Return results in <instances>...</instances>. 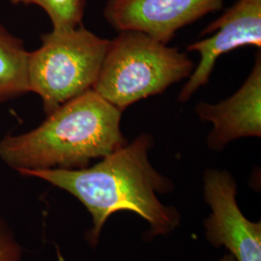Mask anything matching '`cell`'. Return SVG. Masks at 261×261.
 I'll list each match as a JSON object with an SVG mask.
<instances>
[{
  "label": "cell",
  "instance_id": "cell-1",
  "mask_svg": "<svg viewBox=\"0 0 261 261\" xmlns=\"http://www.w3.org/2000/svg\"><path fill=\"white\" fill-rule=\"evenodd\" d=\"M152 146V137L142 134L93 167L19 173L44 180L84 204L92 218V227L86 233L90 246L98 244L108 219L120 211H130L143 219L149 226L148 239L168 236L180 226L181 214L175 207L160 200L159 196L171 193L174 186L151 164Z\"/></svg>",
  "mask_w": 261,
  "mask_h": 261
},
{
  "label": "cell",
  "instance_id": "cell-2",
  "mask_svg": "<svg viewBox=\"0 0 261 261\" xmlns=\"http://www.w3.org/2000/svg\"><path fill=\"white\" fill-rule=\"evenodd\" d=\"M122 112L94 90L47 114L30 132L0 141V159L17 171L81 169L128 143L121 130Z\"/></svg>",
  "mask_w": 261,
  "mask_h": 261
},
{
  "label": "cell",
  "instance_id": "cell-3",
  "mask_svg": "<svg viewBox=\"0 0 261 261\" xmlns=\"http://www.w3.org/2000/svg\"><path fill=\"white\" fill-rule=\"evenodd\" d=\"M194 62L177 47H168L135 30L119 31L111 40L95 92L123 112L142 99L165 92L190 77Z\"/></svg>",
  "mask_w": 261,
  "mask_h": 261
},
{
  "label": "cell",
  "instance_id": "cell-4",
  "mask_svg": "<svg viewBox=\"0 0 261 261\" xmlns=\"http://www.w3.org/2000/svg\"><path fill=\"white\" fill-rule=\"evenodd\" d=\"M42 45L29 51V92L37 94L47 114L92 90L111 40L99 37L83 24L69 30H51Z\"/></svg>",
  "mask_w": 261,
  "mask_h": 261
},
{
  "label": "cell",
  "instance_id": "cell-5",
  "mask_svg": "<svg viewBox=\"0 0 261 261\" xmlns=\"http://www.w3.org/2000/svg\"><path fill=\"white\" fill-rule=\"evenodd\" d=\"M203 198L210 209L203 223L208 243L224 247L236 261H261V223L243 214L233 175L227 170L206 169Z\"/></svg>",
  "mask_w": 261,
  "mask_h": 261
},
{
  "label": "cell",
  "instance_id": "cell-6",
  "mask_svg": "<svg viewBox=\"0 0 261 261\" xmlns=\"http://www.w3.org/2000/svg\"><path fill=\"white\" fill-rule=\"evenodd\" d=\"M187 47L200 56L199 63L179 94V101L187 102L208 84L217 59L244 46L261 47V0H237L231 7L208 24L200 36L212 34Z\"/></svg>",
  "mask_w": 261,
  "mask_h": 261
},
{
  "label": "cell",
  "instance_id": "cell-7",
  "mask_svg": "<svg viewBox=\"0 0 261 261\" xmlns=\"http://www.w3.org/2000/svg\"><path fill=\"white\" fill-rule=\"evenodd\" d=\"M223 6L224 0H108L103 14L117 31H140L168 45L178 30Z\"/></svg>",
  "mask_w": 261,
  "mask_h": 261
},
{
  "label": "cell",
  "instance_id": "cell-8",
  "mask_svg": "<svg viewBox=\"0 0 261 261\" xmlns=\"http://www.w3.org/2000/svg\"><path fill=\"white\" fill-rule=\"evenodd\" d=\"M196 112L213 129L207 138V145L213 151H221L231 141L242 138L261 137V56H255L251 74L240 89L219 103L200 102Z\"/></svg>",
  "mask_w": 261,
  "mask_h": 261
},
{
  "label": "cell",
  "instance_id": "cell-9",
  "mask_svg": "<svg viewBox=\"0 0 261 261\" xmlns=\"http://www.w3.org/2000/svg\"><path fill=\"white\" fill-rule=\"evenodd\" d=\"M28 56L23 41L0 24V103L29 92Z\"/></svg>",
  "mask_w": 261,
  "mask_h": 261
},
{
  "label": "cell",
  "instance_id": "cell-10",
  "mask_svg": "<svg viewBox=\"0 0 261 261\" xmlns=\"http://www.w3.org/2000/svg\"><path fill=\"white\" fill-rule=\"evenodd\" d=\"M13 5H36L47 13L54 30H69L83 24L86 0H9Z\"/></svg>",
  "mask_w": 261,
  "mask_h": 261
},
{
  "label": "cell",
  "instance_id": "cell-11",
  "mask_svg": "<svg viewBox=\"0 0 261 261\" xmlns=\"http://www.w3.org/2000/svg\"><path fill=\"white\" fill-rule=\"evenodd\" d=\"M0 261H21V248L8 227L0 222Z\"/></svg>",
  "mask_w": 261,
  "mask_h": 261
},
{
  "label": "cell",
  "instance_id": "cell-12",
  "mask_svg": "<svg viewBox=\"0 0 261 261\" xmlns=\"http://www.w3.org/2000/svg\"><path fill=\"white\" fill-rule=\"evenodd\" d=\"M212 261H236L233 258V256L232 255H230L229 253H226V254H224L223 256H221L220 258H217V259H215V260Z\"/></svg>",
  "mask_w": 261,
  "mask_h": 261
}]
</instances>
